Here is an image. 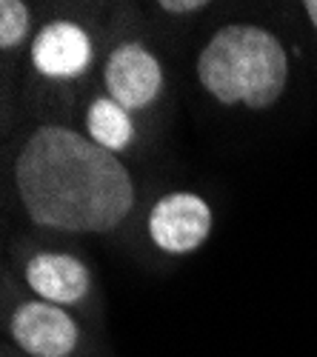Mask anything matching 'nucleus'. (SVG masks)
<instances>
[{
  "instance_id": "obj_1",
  "label": "nucleus",
  "mask_w": 317,
  "mask_h": 357,
  "mask_svg": "<svg viewBox=\"0 0 317 357\" xmlns=\"http://www.w3.org/2000/svg\"><path fill=\"white\" fill-rule=\"evenodd\" d=\"M15 183L32 220L61 231H111L134 206L123 163L63 126H40L26 140Z\"/></svg>"
},
{
  "instance_id": "obj_2",
  "label": "nucleus",
  "mask_w": 317,
  "mask_h": 357,
  "mask_svg": "<svg viewBox=\"0 0 317 357\" xmlns=\"http://www.w3.org/2000/svg\"><path fill=\"white\" fill-rule=\"evenodd\" d=\"M197 77L223 106L269 109L286 89L289 57L261 26H226L200 52Z\"/></svg>"
},
{
  "instance_id": "obj_6",
  "label": "nucleus",
  "mask_w": 317,
  "mask_h": 357,
  "mask_svg": "<svg viewBox=\"0 0 317 357\" xmlns=\"http://www.w3.org/2000/svg\"><path fill=\"white\" fill-rule=\"evenodd\" d=\"M32 63L43 77L69 80L92 63V40L80 26L57 20L43 26L32 43Z\"/></svg>"
},
{
  "instance_id": "obj_3",
  "label": "nucleus",
  "mask_w": 317,
  "mask_h": 357,
  "mask_svg": "<svg viewBox=\"0 0 317 357\" xmlns=\"http://www.w3.org/2000/svg\"><path fill=\"white\" fill-rule=\"evenodd\" d=\"M212 212L203 197L192 192H171L155 203L149 215L152 241L171 255L194 252L209 237Z\"/></svg>"
},
{
  "instance_id": "obj_4",
  "label": "nucleus",
  "mask_w": 317,
  "mask_h": 357,
  "mask_svg": "<svg viewBox=\"0 0 317 357\" xmlns=\"http://www.w3.org/2000/svg\"><path fill=\"white\" fill-rule=\"evenodd\" d=\"M12 337L35 357H69L77 346V323L61 306L32 301L12 314Z\"/></svg>"
},
{
  "instance_id": "obj_5",
  "label": "nucleus",
  "mask_w": 317,
  "mask_h": 357,
  "mask_svg": "<svg viewBox=\"0 0 317 357\" xmlns=\"http://www.w3.org/2000/svg\"><path fill=\"white\" fill-rule=\"evenodd\" d=\"M106 86L114 103H121L123 109H143L160 95L163 72L155 54L137 43H123L109 54Z\"/></svg>"
},
{
  "instance_id": "obj_8",
  "label": "nucleus",
  "mask_w": 317,
  "mask_h": 357,
  "mask_svg": "<svg viewBox=\"0 0 317 357\" xmlns=\"http://www.w3.org/2000/svg\"><path fill=\"white\" fill-rule=\"evenodd\" d=\"M86 126H89V135L98 146L109 149V152H118V149H126L134 137L132 121L121 103H114L109 98H100L92 103L89 114H86Z\"/></svg>"
},
{
  "instance_id": "obj_11",
  "label": "nucleus",
  "mask_w": 317,
  "mask_h": 357,
  "mask_svg": "<svg viewBox=\"0 0 317 357\" xmlns=\"http://www.w3.org/2000/svg\"><path fill=\"white\" fill-rule=\"evenodd\" d=\"M303 9H306L309 20H311V23H314V29H317V0H306V3H303Z\"/></svg>"
},
{
  "instance_id": "obj_10",
  "label": "nucleus",
  "mask_w": 317,
  "mask_h": 357,
  "mask_svg": "<svg viewBox=\"0 0 317 357\" xmlns=\"http://www.w3.org/2000/svg\"><path fill=\"white\" fill-rule=\"evenodd\" d=\"M203 6H206L203 0H160V9H166L171 15H178V12H197Z\"/></svg>"
},
{
  "instance_id": "obj_9",
  "label": "nucleus",
  "mask_w": 317,
  "mask_h": 357,
  "mask_svg": "<svg viewBox=\"0 0 317 357\" xmlns=\"http://www.w3.org/2000/svg\"><path fill=\"white\" fill-rule=\"evenodd\" d=\"M29 29V9L20 0H3L0 3V46L12 49L26 38Z\"/></svg>"
},
{
  "instance_id": "obj_7",
  "label": "nucleus",
  "mask_w": 317,
  "mask_h": 357,
  "mask_svg": "<svg viewBox=\"0 0 317 357\" xmlns=\"http://www.w3.org/2000/svg\"><path fill=\"white\" fill-rule=\"evenodd\" d=\"M26 280L49 303H77L89 291V272L69 255H38L26 266Z\"/></svg>"
}]
</instances>
